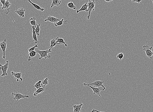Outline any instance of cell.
Listing matches in <instances>:
<instances>
[{
  "mask_svg": "<svg viewBox=\"0 0 153 112\" xmlns=\"http://www.w3.org/2000/svg\"><path fill=\"white\" fill-rule=\"evenodd\" d=\"M73 106L74 111L73 112H81L83 111V104L81 102L80 104L74 105L72 103Z\"/></svg>",
  "mask_w": 153,
  "mask_h": 112,
  "instance_id": "10",
  "label": "cell"
},
{
  "mask_svg": "<svg viewBox=\"0 0 153 112\" xmlns=\"http://www.w3.org/2000/svg\"><path fill=\"white\" fill-rule=\"evenodd\" d=\"M12 96H14L13 99L15 101H17L21 99H25L26 98H29V96L28 95H23L21 93H18L17 92H16L15 93L12 92Z\"/></svg>",
  "mask_w": 153,
  "mask_h": 112,
  "instance_id": "5",
  "label": "cell"
},
{
  "mask_svg": "<svg viewBox=\"0 0 153 112\" xmlns=\"http://www.w3.org/2000/svg\"><path fill=\"white\" fill-rule=\"evenodd\" d=\"M56 40V43H62L63 44H64L65 45V47H68V45H67V43H66L65 40H64V39L63 38H60L57 37L55 39Z\"/></svg>",
  "mask_w": 153,
  "mask_h": 112,
  "instance_id": "17",
  "label": "cell"
},
{
  "mask_svg": "<svg viewBox=\"0 0 153 112\" xmlns=\"http://www.w3.org/2000/svg\"><path fill=\"white\" fill-rule=\"evenodd\" d=\"M96 1V0H93L91 1V0H90L89 2L88 3V15L87 17L88 20H89L90 19V17L92 12L95 11V7Z\"/></svg>",
  "mask_w": 153,
  "mask_h": 112,
  "instance_id": "2",
  "label": "cell"
},
{
  "mask_svg": "<svg viewBox=\"0 0 153 112\" xmlns=\"http://www.w3.org/2000/svg\"><path fill=\"white\" fill-rule=\"evenodd\" d=\"M105 1L107 2H111L112 1V0H105Z\"/></svg>",
  "mask_w": 153,
  "mask_h": 112,
  "instance_id": "33",
  "label": "cell"
},
{
  "mask_svg": "<svg viewBox=\"0 0 153 112\" xmlns=\"http://www.w3.org/2000/svg\"><path fill=\"white\" fill-rule=\"evenodd\" d=\"M5 0H0V1L1 2L2 4L0 5V6H2L1 10H4V5L5 3Z\"/></svg>",
  "mask_w": 153,
  "mask_h": 112,
  "instance_id": "30",
  "label": "cell"
},
{
  "mask_svg": "<svg viewBox=\"0 0 153 112\" xmlns=\"http://www.w3.org/2000/svg\"><path fill=\"white\" fill-rule=\"evenodd\" d=\"M152 1H153V0H152Z\"/></svg>",
  "mask_w": 153,
  "mask_h": 112,
  "instance_id": "34",
  "label": "cell"
},
{
  "mask_svg": "<svg viewBox=\"0 0 153 112\" xmlns=\"http://www.w3.org/2000/svg\"><path fill=\"white\" fill-rule=\"evenodd\" d=\"M83 84L84 86H88L89 87L91 88L92 90L93 91V94H97V95H98L99 97H101V96L100 94L101 91H104L105 90V89L104 88L102 87H93L92 86L89 85H87L85 83H83Z\"/></svg>",
  "mask_w": 153,
  "mask_h": 112,
  "instance_id": "3",
  "label": "cell"
},
{
  "mask_svg": "<svg viewBox=\"0 0 153 112\" xmlns=\"http://www.w3.org/2000/svg\"><path fill=\"white\" fill-rule=\"evenodd\" d=\"M88 5L87 3H86L84 5L82 6V8L79 10H77L76 11V13H78L79 12L82 11H85L86 12H88Z\"/></svg>",
  "mask_w": 153,
  "mask_h": 112,
  "instance_id": "15",
  "label": "cell"
},
{
  "mask_svg": "<svg viewBox=\"0 0 153 112\" xmlns=\"http://www.w3.org/2000/svg\"><path fill=\"white\" fill-rule=\"evenodd\" d=\"M37 54V53L35 51H32L31 52H30L29 53L28 55V62H30L31 61V57H34L36 56Z\"/></svg>",
  "mask_w": 153,
  "mask_h": 112,
  "instance_id": "20",
  "label": "cell"
},
{
  "mask_svg": "<svg viewBox=\"0 0 153 112\" xmlns=\"http://www.w3.org/2000/svg\"><path fill=\"white\" fill-rule=\"evenodd\" d=\"M36 17H33L31 18L30 20V23L32 26H33L36 28V24L37 22H36Z\"/></svg>",
  "mask_w": 153,
  "mask_h": 112,
  "instance_id": "21",
  "label": "cell"
},
{
  "mask_svg": "<svg viewBox=\"0 0 153 112\" xmlns=\"http://www.w3.org/2000/svg\"><path fill=\"white\" fill-rule=\"evenodd\" d=\"M11 3L9 2V0L6 1L5 4L4 5V9H9V7L11 6Z\"/></svg>",
  "mask_w": 153,
  "mask_h": 112,
  "instance_id": "27",
  "label": "cell"
},
{
  "mask_svg": "<svg viewBox=\"0 0 153 112\" xmlns=\"http://www.w3.org/2000/svg\"><path fill=\"white\" fill-rule=\"evenodd\" d=\"M7 39H5L3 42H0V47L1 48L2 50L3 53V56L2 58L3 59H6V50L7 48Z\"/></svg>",
  "mask_w": 153,
  "mask_h": 112,
  "instance_id": "8",
  "label": "cell"
},
{
  "mask_svg": "<svg viewBox=\"0 0 153 112\" xmlns=\"http://www.w3.org/2000/svg\"><path fill=\"white\" fill-rule=\"evenodd\" d=\"M62 1L60 0H53L51 6V8H53L54 6H58L60 5Z\"/></svg>",
  "mask_w": 153,
  "mask_h": 112,
  "instance_id": "19",
  "label": "cell"
},
{
  "mask_svg": "<svg viewBox=\"0 0 153 112\" xmlns=\"http://www.w3.org/2000/svg\"><path fill=\"white\" fill-rule=\"evenodd\" d=\"M124 54L122 53H120L118 54L116 58L119 59L120 60H122L123 58H124Z\"/></svg>",
  "mask_w": 153,
  "mask_h": 112,
  "instance_id": "28",
  "label": "cell"
},
{
  "mask_svg": "<svg viewBox=\"0 0 153 112\" xmlns=\"http://www.w3.org/2000/svg\"><path fill=\"white\" fill-rule=\"evenodd\" d=\"M35 50L37 53L39 54L40 55V57H39V60H41V59L43 58H45V59H46L47 58H51V56L48 55L49 53L52 52L51 49H50V48L48 50L44 51L41 50L39 49L36 48Z\"/></svg>",
  "mask_w": 153,
  "mask_h": 112,
  "instance_id": "1",
  "label": "cell"
},
{
  "mask_svg": "<svg viewBox=\"0 0 153 112\" xmlns=\"http://www.w3.org/2000/svg\"><path fill=\"white\" fill-rule=\"evenodd\" d=\"M68 7L70 9H72L73 10H75L76 9V6L73 3L71 2L69 3L67 5Z\"/></svg>",
  "mask_w": 153,
  "mask_h": 112,
  "instance_id": "25",
  "label": "cell"
},
{
  "mask_svg": "<svg viewBox=\"0 0 153 112\" xmlns=\"http://www.w3.org/2000/svg\"><path fill=\"white\" fill-rule=\"evenodd\" d=\"M41 26V24H36V27L35 28V31L37 36H40V26Z\"/></svg>",
  "mask_w": 153,
  "mask_h": 112,
  "instance_id": "23",
  "label": "cell"
},
{
  "mask_svg": "<svg viewBox=\"0 0 153 112\" xmlns=\"http://www.w3.org/2000/svg\"><path fill=\"white\" fill-rule=\"evenodd\" d=\"M42 81L41 80H39L38 82H36L35 83V84L34 86V87L37 89H38L40 88H42V86H41V83H42Z\"/></svg>",
  "mask_w": 153,
  "mask_h": 112,
  "instance_id": "26",
  "label": "cell"
},
{
  "mask_svg": "<svg viewBox=\"0 0 153 112\" xmlns=\"http://www.w3.org/2000/svg\"><path fill=\"white\" fill-rule=\"evenodd\" d=\"M38 46L37 44L35 45V46H34V47H32V48H30V49H28V51L29 52V53L30 52H31L32 51H34L35 50V49H36L37 48H38Z\"/></svg>",
  "mask_w": 153,
  "mask_h": 112,
  "instance_id": "29",
  "label": "cell"
},
{
  "mask_svg": "<svg viewBox=\"0 0 153 112\" xmlns=\"http://www.w3.org/2000/svg\"><path fill=\"white\" fill-rule=\"evenodd\" d=\"M104 83V81H99V80H97V81H95L93 83H89V84H87L85 83L87 85H89L92 86L93 87H103L106 89V88L103 85V84Z\"/></svg>",
  "mask_w": 153,
  "mask_h": 112,
  "instance_id": "7",
  "label": "cell"
},
{
  "mask_svg": "<svg viewBox=\"0 0 153 112\" xmlns=\"http://www.w3.org/2000/svg\"><path fill=\"white\" fill-rule=\"evenodd\" d=\"M48 85H49L48 78H46L41 83V86L42 87L44 88L45 87Z\"/></svg>",
  "mask_w": 153,
  "mask_h": 112,
  "instance_id": "22",
  "label": "cell"
},
{
  "mask_svg": "<svg viewBox=\"0 0 153 112\" xmlns=\"http://www.w3.org/2000/svg\"><path fill=\"white\" fill-rule=\"evenodd\" d=\"M28 2H29L31 4L34 6L35 8H36V9H37V10H39V11H43L45 10V9H44V8H41V7L39 6V5L33 3L30 0H28Z\"/></svg>",
  "mask_w": 153,
  "mask_h": 112,
  "instance_id": "16",
  "label": "cell"
},
{
  "mask_svg": "<svg viewBox=\"0 0 153 112\" xmlns=\"http://www.w3.org/2000/svg\"><path fill=\"white\" fill-rule=\"evenodd\" d=\"M32 27L33 29L32 36L33 38V41H34L35 43L36 44H37L39 43V42L38 41V39H37V35L35 31V28L33 26H32Z\"/></svg>",
  "mask_w": 153,
  "mask_h": 112,
  "instance_id": "13",
  "label": "cell"
},
{
  "mask_svg": "<svg viewBox=\"0 0 153 112\" xmlns=\"http://www.w3.org/2000/svg\"><path fill=\"white\" fill-rule=\"evenodd\" d=\"M60 20L59 19L56 18V17L53 16H48L46 19L44 20V22H46L49 21V22H51L55 23H57V22H59Z\"/></svg>",
  "mask_w": 153,
  "mask_h": 112,
  "instance_id": "11",
  "label": "cell"
},
{
  "mask_svg": "<svg viewBox=\"0 0 153 112\" xmlns=\"http://www.w3.org/2000/svg\"><path fill=\"white\" fill-rule=\"evenodd\" d=\"M130 1L132 2L138 3H141L142 1L141 0H131Z\"/></svg>",
  "mask_w": 153,
  "mask_h": 112,
  "instance_id": "31",
  "label": "cell"
},
{
  "mask_svg": "<svg viewBox=\"0 0 153 112\" xmlns=\"http://www.w3.org/2000/svg\"><path fill=\"white\" fill-rule=\"evenodd\" d=\"M92 112H100V111H97V110H95V109H93V110H92V111H91Z\"/></svg>",
  "mask_w": 153,
  "mask_h": 112,
  "instance_id": "32",
  "label": "cell"
},
{
  "mask_svg": "<svg viewBox=\"0 0 153 112\" xmlns=\"http://www.w3.org/2000/svg\"><path fill=\"white\" fill-rule=\"evenodd\" d=\"M11 74L14 77L17 81L18 82L20 80L21 81H23V78H22V73H15L14 71L11 72Z\"/></svg>",
  "mask_w": 153,
  "mask_h": 112,
  "instance_id": "9",
  "label": "cell"
},
{
  "mask_svg": "<svg viewBox=\"0 0 153 112\" xmlns=\"http://www.w3.org/2000/svg\"><path fill=\"white\" fill-rule=\"evenodd\" d=\"M68 20H66V21H64V19L63 18L61 20L59 21V22H57V23H54V25H55V26L57 27L59 26L62 25L63 24H67V23H68Z\"/></svg>",
  "mask_w": 153,
  "mask_h": 112,
  "instance_id": "18",
  "label": "cell"
},
{
  "mask_svg": "<svg viewBox=\"0 0 153 112\" xmlns=\"http://www.w3.org/2000/svg\"><path fill=\"white\" fill-rule=\"evenodd\" d=\"M143 50L145 52L146 54L147 57L150 59H152V56H153V52L152 51L153 46L150 47L148 45H144L143 46Z\"/></svg>",
  "mask_w": 153,
  "mask_h": 112,
  "instance_id": "4",
  "label": "cell"
},
{
  "mask_svg": "<svg viewBox=\"0 0 153 112\" xmlns=\"http://www.w3.org/2000/svg\"><path fill=\"white\" fill-rule=\"evenodd\" d=\"M45 91V89L44 88L42 87L40 88L35 90V91L34 92L33 96L35 97H36L38 94L42 93Z\"/></svg>",
  "mask_w": 153,
  "mask_h": 112,
  "instance_id": "14",
  "label": "cell"
},
{
  "mask_svg": "<svg viewBox=\"0 0 153 112\" xmlns=\"http://www.w3.org/2000/svg\"><path fill=\"white\" fill-rule=\"evenodd\" d=\"M9 61L7 60L6 61V63L4 65L1 64H0V70L2 71L3 73L1 75V77H4L7 75L8 74L7 72L9 67Z\"/></svg>",
  "mask_w": 153,
  "mask_h": 112,
  "instance_id": "6",
  "label": "cell"
},
{
  "mask_svg": "<svg viewBox=\"0 0 153 112\" xmlns=\"http://www.w3.org/2000/svg\"><path fill=\"white\" fill-rule=\"evenodd\" d=\"M50 44H51V46H50V49H52V48H54V47H55L56 45H57V44H62V43H56V40L55 39L51 40V41H50Z\"/></svg>",
  "mask_w": 153,
  "mask_h": 112,
  "instance_id": "24",
  "label": "cell"
},
{
  "mask_svg": "<svg viewBox=\"0 0 153 112\" xmlns=\"http://www.w3.org/2000/svg\"><path fill=\"white\" fill-rule=\"evenodd\" d=\"M15 12L20 17L22 18L25 17L26 10L23 8H20L15 11Z\"/></svg>",
  "mask_w": 153,
  "mask_h": 112,
  "instance_id": "12",
  "label": "cell"
}]
</instances>
